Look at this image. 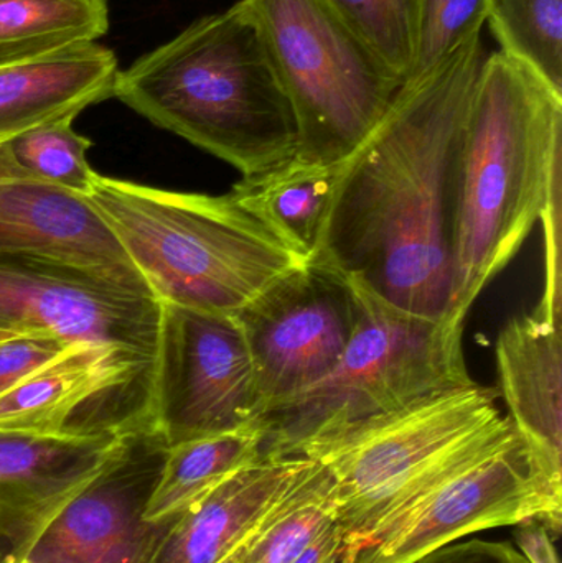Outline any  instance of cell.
Masks as SVG:
<instances>
[{
	"instance_id": "cell-1",
	"label": "cell",
	"mask_w": 562,
	"mask_h": 563,
	"mask_svg": "<svg viewBox=\"0 0 562 563\" xmlns=\"http://www.w3.org/2000/svg\"><path fill=\"white\" fill-rule=\"evenodd\" d=\"M482 33L406 81L368 137L339 165L316 253L393 307L445 320L459 155L482 69Z\"/></svg>"
},
{
	"instance_id": "cell-2",
	"label": "cell",
	"mask_w": 562,
	"mask_h": 563,
	"mask_svg": "<svg viewBox=\"0 0 562 563\" xmlns=\"http://www.w3.org/2000/svg\"><path fill=\"white\" fill-rule=\"evenodd\" d=\"M561 164V92L502 49L488 53L459 155L445 320L465 324L517 256Z\"/></svg>"
},
{
	"instance_id": "cell-3",
	"label": "cell",
	"mask_w": 562,
	"mask_h": 563,
	"mask_svg": "<svg viewBox=\"0 0 562 563\" xmlns=\"http://www.w3.org/2000/svg\"><path fill=\"white\" fill-rule=\"evenodd\" d=\"M112 98L243 175L289 161L299 145L289 96L244 0L119 69Z\"/></svg>"
},
{
	"instance_id": "cell-4",
	"label": "cell",
	"mask_w": 562,
	"mask_h": 563,
	"mask_svg": "<svg viewBox=\"0 0 562 563\" xmlns=\"http://www.w3.org/2000/svg\"><path fill=\"white\" fill-rule=\"evenodd\" d=\"M86 198L161 303L234 317L306 263L230 194H184L96 175Z\"/></svg>"
},
{
	"instance_id": "cell-5",
	"label": "cell",
	"mask_w": 562,
	"mask_h": 563,
	"mask_svg": "<svg viewBox=\"0 0 562 563\" xmlns=\"http://www.w3.org/2000/svg\"><path fill=\"white\" fill-rule=\"evenodd\" d=\"M497 396L477 383L444 390L304 446L299 456L323 463L335 478L343 551L432 486L517 439Z\"/></svg>"
},
{
	"instance_id": "cell-6",
	"label": "cell",
	"mask_w": 562,
	"mask_h": 563,
	"mask_svg": "<svg viewBox=\"0 0 562 563\" xmlns=\"http://www.w3.org/2000/svg\"><path fill=\"white\" fill-rule=\"evenodd\" d=\"M355 330L337 366L256 426L261 459H299L304 446L422 397L475 384L465 364L464 324L393 307L359 282Z\"/></svg>"
},
{
	"instance_id": "cell-7",
	"label": "cell",
	"mask_w": 562,
	"mask_h": 563,
	"mask_svg": "<svg viewBox=\"0 0 562 563\" xmlns=\"http://www.w3.org/2000/svg\"><path fill=\"white\" fill-rule=\"evenodd\" d=\"M273 53L299 129L296 157L342 164L405 82L326 0H244Z\"/></svg>"
},
{
	"instance_id": "cell-8",
	"label": "cell",
	"mask_w": 562,
	"mask_h": 563,
	"mask_svg": "<svg viewBox=\"0 0 562 563\" xmlns=\"http://www.w3.org/2000/svg\"><path fill=\"white\" fill-rule=\"evenodd\" d=\"M256 371L236 318L162 303L155 423L168 446L256 430Z\"/></svg>"
},
{
	"instance_id": "cell-9",
	"label": "cell",
	"mask_w": 562,
	"mask_h": 563,
	"mask_svg": "<svg viewBox=\"0 0 562 563\" xmlns=\"http://www.w3.org/2000/svg\"><path fill=\"white\" fill-rule=\"evenodd\" d=\"M161 313L144 285L42 254L0 253V330L157 360Z\"/></svg>"
},
{
	"instance_id": "cell-10",
	"label": "cell",
	"mask_w": 562,
	"mask_h": 563,
	"mask_svg": "<svg viewBox=\"0 0 562 563\" xmlns=\"http://www.w3.org/2000/svg\"><path fill=\"white\" fill-rule=\"evenodd\" d=\"M528 519L561 534L562 511L551 505L517 437L422 493L343 551L340 563H416L472 532Z\"/></svg>"
},
{
	"instance_id": "cell-11",
	"label": "cell",
	"mask_w": 562,
	"mask_h": 563,
	"mask_svg": "<svg viewBox=\"0 0 562 563\" xmlns=\"http://www.w3.org/2000/svg\"><path fill=\"white\" fill-rule=\"evenodd\" d=\"M155 426V360L114 344H69L0 396V432L91 439Z\"/></svg>"
},
{
	"instance_id": "cell-12",
	"label": "cell",
	"mask_w": 562,
	"mask_h": 563,
	"mask_svg": "<svg viewBox=\"0 0 562 563\" xmlns=\"http://www.w3.org/2000/svg\"><path fill=\"white\" fill-rule=\"evenodd\" d=\"M234 318L253 356L263 417L337 366L355 330L359 300L345 276L304 263L267 285Z\"/></svg>"
},
{
	"instance_id": "cell-13",
	"label": "cell",
	"mask_w": 562,
	"mask_h": 563,
	"mask_svg": "<svg viewBox=\"0 0 562 563\" xmlns=\"http://www.w3.org/2000/svg\"><path fill=\"white\" fill-rule=\"evenodd\" d=\"M167 450L155 426L124 433L108 465L45 526L23 558L33 563H147L172 522L145 521Z\"/></svg>"
},
{
	"instance_id": "cell-14",
	"label": "cell",
	"mask_w": 562,
	"mask_h": 563,
	"mask_svg": "<svg viewBox=\"0 0 562 563\" xmlns=\"http://www.w3.org/2000/svg\"><path fill=\"white\" fill-rule=\"evenodd\" d=\"M122 435L66 439L0 432L2 558H23L45 526L108 465Z\"/></svg>"
},
{
	"instance_id": "cell-15",
	"label": "cell",
	"mask_w": 562,
	"mask_h": 563,
	"mask_svg": "<svg viewBox=\"0 0 562 563\" xmlns=\"http://www.w3.org/2000/svg\"><path fill=\"white\" fill-rule=\"evenodd\" d=\"M502 396L551 505L562 511V324L540 311L511 318L497 341Z\"/></svg>"
},
{
	"instance_id": "cell-16",
	"label": "cell",
	"mask_w": 562,
	"mask_h": 563,
	"mask_svg": "<svg viewBox=\"0 0 562 563\" xmlns=\"http://www.w3.org/2000/svg\"><path fill=\"white\" fill-rule=\"evenodd\" d=\"M0 253L56 257L147 287L88 198L62 188L0 185Z\"/></svg>"
},
{
	"instance_id": "cell-17",
	"label": "cell",
	"mask_w": 562,
	"mask_h": 563,
	"mask_svg": "<svg viewBox=\"0 0 562 563\" xmlns=\"http://www.w3.org/2000/svg\"><path fill=\"white\" fill-rule=\"evenodd\" d=\"M306 459L260 460L175 518L147 563H218L263 521Z\"/></svg>"
},
{
	"instance_id": "cell-18",
	"label": "cell",
	"mask_w": 562,
	"mask_h": 563,
	"mask_svg": "<svg viewBox=\"0 0 562 563\" xmlns=\"http://www.w3.org/2000/svg\"><path fill=\"white\" fill-rule=\"evenodd\" d=\"M118 58L99 43L0 66V141L112 98Z\"/></svg>"
},
{
	"instance_id": "cell-19",
	"label": "cell",
	"mask_w": 562,
	"mask_h": 563,
	"mask_svg": "<svg viewBox=\"0 0 562 563\" xmlns=\"http://www.w3.org/2000/svg\"><path fill=\"white\" fill-rule=\"evenodd\" d=\"M339 165L309 164L294 155L266 170L243 175L230 195L307 263L329 214Z\"/></svg>"
},
{
	"instance_id": "cell-20",
	"label": "cell",
	"mask_w": 562,
	"mask_h": 563,
	"mask_svg": "<svg viewBox=\"0 0 562 563\" xmlns=\"http://www.w3.org/2000/svg\"><path fill=\"white\" fill-rule=\"evenodd\" d=\"M261 459L256 430L205 437L168 446L145 509V521L170 522L244 466Z\"/></svg>"
},
{
	"instance_id": "cell-21",
	"label": "cell",
	"mask_w": 562,
	"mask_h": 563,
	"mask_svg": "<svg viewBox=\"0 0 562 563\" xmlns=\"http://www.w3.org/2000/svg\"><path fill=\"white\" fill-rule=\"evenodd\" d=\"M108 32V0H0V66L98 43Z\"/></svg>"
},
{
	"instance_id": "cell-22",
	"label": "cell",
	"mask_w": 562,
	"mask_h": 563,
	"mask_svg": "<svg viewBox=\"0 0 562 563\" xmlns=\"http://www.w3.org/2000/svg\"><path fill=\"white\" fill-rule=\"evenodd\" d=\"M332 472L306 459L286 492L247 539L246 563H290L335 522Z\"/></svg>"
},
{
	"instance_id": "cell-23",
	"label": "cell",
	"mask_w": 562,
	"mask_h": 563,
	"mask_svg": "<svg viewBox=\"0 0 562 563\" xmlns=\"http://www.w3.org/2000/svg\"><path fill=\"white\" fill-rule=\"evenodd\" d=\"M73 121L45 122L0 141V185H46L88 197L98 175L86 158L92 142Z\"/></svg>"
},
{
	"instance_id": "cell-24",
	"label": "cell",
	"mask_w": 562,
	"mask_h": 563,
	"mask_svg": "<svg viewBox=\"0 0 562 563\" xmlns=\"http://www.w3.org/2000/svg\"><path fill=\"white\" fill-rule=\"evenodd\" d=\"M502 52L562 95V0H487Z\"/></svg>"
},
{
	"instance_id": "cell-25",
	"label": "cell",
	"mask_w": 562,
	"mask_h": 563,
	"mask_svg": "<svg viewBox=\"0 0 562 563\" xmlns=\"http://www.w3.org/2000/svg\"><path fill=\"white\" fill-rule=\"evenodd\" d=\"M337 15L401 79L418 52L421 0H326Z\"/></svg>"
},
{
	"instance_id": "cell-26",
	"label": "cell",
	"mask_w": 562,
	"mask_h": 563,
	"mask_svg": "<svg viewBox=\"0 0 562 563\" xmlns=\"http://www.w3.org/2000/svg\"><path fill=\"white\" fill-rule=\"evenodd\" d=\"M487 0H421L418 52L408 81L438 68L459 46L482 33Z\"/></svg>"
},
{
	"instance_id": "cell-27",
	"label": "cell",
	"mask_w": 562,
	"mask_h": 563,
	"mask_svg": "<svg viewBox=\"0 0 562 563\" xmlns=\"http://www.w3.org/2000/svg\"><path fill=\"white\" fill-rule=\"evenodd\" d=\"M561 168L551 181L540 221L544 234V288L537 310L551 320H561L562 311V203Z\"/></svg>"
},
{
	"instance_id": "cell-28",
	"label": "cell",
	"mask_w": 562,
	"mask_h": 563,
	"mask_svg": "<svg viewBox=\"0 0 562 563\" xmlns=\"http://www.w3.org/2000/svg\"><path fill=\"white\" fill-rule=\"evenodd\" d=\"M69 344L55 338L13 334L0 341V396L58 357Z\"/></svg>"
},
{
	"instance_id": "cell-29",
	"label": "cell",
	"mask_w": 562,
	"mask_h": 563,
	"mask_svg": "<svg viewBox=\"0 0 562 563\" xmlns=\"http://www.w3.org/2000/svg\"><path fill=\"white\" fill-rule=\"evenodd\" d=\"M416 563H528L520 551L507 542L467 541L445 545Z\"/></svg>"
},
{
	"instance_id": "cell-30",
	"label": "cell",
	"mask_w": 562,
	"mask_h": 563,
	"mask_svg": "<svg viewBox=\"0 0 562 563\" xmlns=\"http://www.w3.org/2000/svg\"><path fill=\"white\" fill-rule=\"evenodd\" d=\"M517 526L515 541L528 563H560L551 532L548 531L543 522L528 519Z\"/></svg>"
},
{
	"instance_id": "cell-31",
	"label": "cell",
	"mask_w": 562,
	"mask_h": 563,
	"mask_svg": "<svg viewBox=\"0 0 562 563\" xmlns=\"http://www.w3.org/2000/svg\"><path fill=\"white\" fill-rule=\"evenodd\" d=\"M342 554L343 538L333 522L299 558L294 559L290 563H340Z\"/></svg>"
},
{
	"instance_id": "cell-32",
	"label": "cell",
	"mask_w": 562,
	"mask_h": 563,
	"mask_svg": "<svg viewBox=\"0 0 562 563\" xmlns=\"http://www.w3.org/2000/svg\"><path fill=\"white\" fill-rule=\"evenodd\" d=\"M251 534H253V532H251ZM250 536H247L244 541H241L240 544H238L236 548H234L233 551L223 559V561L218 563H246V548Z\"/></svg>"
},
{
	"instance_id": "cell-33",
	"label": "cell",
	"mask_w": 562,
	"mask_h": 563,
	"mask_svg": "<svg viewBox=\"0 0 562 563\" xmlns=\"http://www.w3.org/2000/svg\"><path fill=\"white\" fill-rule=\"evenodd\" d=\"M16 558H12V555H5V558L0 559V563H15Z\"/></svg>"
},
{
	"instance_id": "cell-34",
	"label": "cell",
	"mask_w": 562,
	"mask_h": 563,
	"mask_svg": "<svg viewBox=\"0 0 562 563\" xmlns=\"http://www.w3.org/2000/svg\"><path fill=\"white\" fill-rule=\"evenodd\" d=\"M13 333H10V331H3L0 330V341L7 340V338H12Z\"/></svg>"
},
{
	"instance_id": "cell-35",
	"label": "cell",
	"mask_w": 562,
	"mask_h": 563,
	"mask_svg": "<svg viewBox=\"0 0 562 563\" xmlns=\"http://www.w3.org/2000/svg\"><path fill=\"white\" fill-rule=\"evenodd\" d=\"M15 563H33V562H30L29 559L22 558V559H16Z\"/></svg>"
}]
</instances>
